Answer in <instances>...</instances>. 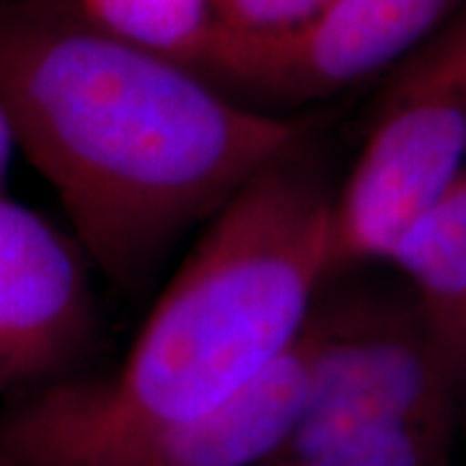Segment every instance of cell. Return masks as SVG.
Wrapping results in <instances>:
<instances>
[{
    "label": "cell",
    "instance_id": "1",
    "mask_svg": "<svg viewBox=\"0 0 466 466\" xmlns=\"http://www.w3.org/2000/svg\"><path fill=\"white\" fill-rule=\"evenodd\" d=\"M0 104L86 259L122 288L306 133L50 0H0Z\"/></svg>",
    "mask_w": 466,
    "mask_h": 466
},
{
    "label": "cell",
    "instance_id": "2",
    "mask_svg": "<svg viewBox=\"0 0 466 466\" xmlns=\"http://www.w3.org/2000/svg\"><path fill=\"white\" fill-rule=\"evenodd\" d=\"M300 148L210 218L112 376H67L3 404L0 466H70L205 415L299 339L332 278L334 202Z\"/></svg>",
    "mask_w": 466,
    "mask_h": 466
},
{
    "label": "cell",
    "instance_id": "3",
    "mask_svg": "<svg viewBox=\"0 0 466 466\" xmlns=\"http://www.w3.org/2000/svg\"><path fill=\"white\" fill-rule=\"evenodd\" d=\"M314 321L309 401L267 466H456L466 366L417 300L317 306Z\"/></svg>",
    "mask_w": 466,
    "mask_h": 466
},
{
    "label": "cell",
    "instance_id": "4",
    "mask_svg": "<svg viewBox=\"0 0 466 466\" xmlns=\"http://www.w3.org/2000/svg\"><path fill=\"white\" fill-rule=\"evenodd\" d=\"M466 168V0L383 94L366 146L334 192L329 269L389 262Z\"/></svg>",
    "mask_w": 466,
    "mask_h": 466
},
{
    "label": "cell",
    "instance_id": "5",
    "mask_svg": "<svg viewBox=\"0 0 466 466\" xmlns=\"http://www.w3.org/2000/svg\"><path fill=\"white\" fill-rule=\"evenodd\" d=\"M464 0H329L296 29L236 32L218 24L195 73L249 99H329L404 63Z\"/></svg>",
    "mask_w": 466,
    "mask_h": 466
},
{
    "label": "cell",
    "instance_id": "6",
    "mask_svg": "<svg viewBox=\"0 0 466 466\" xmlns=\"http://www.w3.org/2000/svg\"><path fill=\"white\" fill-rule=\"evenodd\" d=\"M94 337L96 303L81 247L0 195V401L67 379Z\"/></svg>",
    "mask_w": 466,
    "mask_h": 466
},
{
    "label": "cell",
    "instance_id": "7",
    "mask_svg": "<svg viewBox=\"0 0 466 466\" xmlns=\"http://www.w3.org/2000/svg\"><path fill=\"white\" fill-rule=\"evenodd\" d=\"M317 355L314 314L299 339L205 415L91 453L70 466H267L296 431Z\"/></svg>",
    "mask_w": 466,
    "mask_h": 466
},
{
    "label": "cell",
    "instance_id": "8",
    "mask_svg": "<svg viewBox=\"0 0 466 466\" xmlns=\"http://www.w3.org/2000/svg\"><path fill=\"white\" fill-rule=\"evenodd\" d=\"M443 345L466 366V168L417 218L389 259Z\"/></svg>",
    "mask_w": 466,
    "mask_h": 466
},
{
    "label": "cell",
    "instance_id": "9",
    "mask_svg": "<svg viewBox=\"0 0 466 466\" xmlns=\"http://www.w3.org/2000/svg\"><path fill=\"white\" fill-rule=\"evenodd\" d=\"M78 14L116 39L195 70L218 16L213 0H73Z\"/></svg>",
    "mask_w": 466,
    "mask_h": 466
},
{
    "label": "cell",
    "instance_id": "10",
    "mask_svg": "<svg viewBox=\"0 0 466 466\" xmlns=\"http://www.w3.org/2000/svg\"><path fill=\"white\" fill-rule=\"evenodd\" d=\"M329 0H213L220 26L236 32L272 34L296 29Z\"/></svg>",
    "mask_w": 466,
    "mask_h": 466
},
{
    "label": "cell",
    "instance_id": "11",
    "mask_svg": "<svg viewBox=\"0 0 466 466\" xmlns=\"http://www.w3.org/2000/svg\"><path fill=\"white\" fill-rule=\"evenodd\" d=\"M16 148V137H14V130H11V122H8V115L0 104V184H3V177H5V168H8V158Z\"/></svg>",
    "mask_w": 466,
    "mask_h": 466
}]
</instances>
